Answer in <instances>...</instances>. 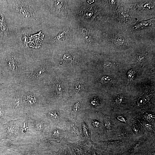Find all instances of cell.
<instances>
[{"label": "cell", "mask_w": 155, "mask_h": 155, "mask_svg": "<svg viewBox=\"0 0 155 155\" xmlns=\"http://www.w3.org/2000/svg\"><path fill=\"white\" fill-rule=\"evenodd\" d=\"M92 124L94 127H99L100 123L99 122L94 120L92 121Z\"/></svg>", "instance_id": "20"}, {"label": "cell", "mask_w": 155, "mask_h": 155, "mask_svg": "<svg viewBox=\"0 0 155 155\" xmlns=\"http://www.w3.org/2000/svg\"><path fill=\"white\" fill-rule=\"evenodd\" d=\"M26 1H17L15 4L16 10L25 18L35 17L34 9Z\"/></svg>", "instance_id": "4"}, {"label": "cell", "mask_w": 155, "mask_h": 155, "mask_svg": "<svg viewBox=\"0 0 155 155\" xmlns=\"http://www.w3.org/2000/svg\"><path fill=\"white\" fill-rule=\"evenodd\" d=\"M1 140V135L0 133V140Z\"/></svg>", "instance_id": "26"}, {"label": "cell", "mask_w": 155, "mask_h": 155, "mask_svg": "<svg viewBox=\"0 0 155 155\" xmlns=\"http://www.w3.org/2000/svg\"><path fill=\"white\" fill-rule=\"evenodd\" d=\"M123 96L121 95H120L117 97L115 99V101L117 103L119 104L123 102Z\"/></svg>", "instance_id": "18"}, {"label": "cell", "mask_w": 155, "mask_h": 155, "mask_svg": "<svg viewBox=\"0 0 155 155\" xmlns=\"http://www.w3.org/2000/svg\"><path fill=\"white\" fill-rule=\"evenodd\" d=\"M53 126L51 127L49 129L48 138L51 140L57 142V140L58 141L60 140V138L62 137V135H63L62 133L64 132V131H61L59 129H57L56 126Z\"/></svg>", "instance_id": "6"}, {"label": "cell", "mask_w": 155, "mask_h": 155, "mask_svg": "<svg viewBox=\"0 0 155 155\" xmlns=\"http://www.w3.org/2000/svg\"><path fill=\"white\" fill-rule=\"evenodd\" d=\"M86 155H102V152L91 147L87 152Z\"/></svg>", "instance_id": "9"}, {"label": "cell", "mask_w": 155, "mask_h": 155, "mask_svg": "<svg viewBox=\"0 0 155 155\" xmlns=\"http://www.w3.org/2000/svg\"><path fill=\"white\" fill-rule=\"evenodd\" d=\"M26 101L29 105H32L35 103L36 99L34 96L32 95H28L26 97Z\"/></svg>", "instance_id": "11"}, {"label": "cell", "mask_w": 155, "mask_h": 155, "mask_svg": "<svg viewBox=\"0 0 155 155\" xmlns=\"http://www.w3.org/2000/svg\"><path fill=\"white\" fill-rule=\"evenodd\" d=\"M68 146L72 155H86L90 148L83 143L70 144Z\"/></svg>", "instance_id": "5"}, {"label": "cell", "mask_w": 155, "mask_h": 155, "mask_svg": "<svg viewBox=\"0 0 155 155\" xmlns=\"http://www.w3.org/2000/svg\"><path fill=\"white\" fill-rule=\"evenodd\" d=\"M135 72L132 70H130L128 73V76L129 79L131 81L133 80Z\"/></svg>", "instance_id": "17"}, {"label": "cell", "mask_w": 155, "mask_h": 155, "mask_svg": "<svg viewBox=\"0 0 155 155\" xmlns=\"http://www.w3.org/2000/svg\"><path fill=\"white\" fill-rule=\"evenodd\" d=\"M27 126L32 133L36 135H42L46 128L50 125L46 119L26 118Z\"/></svg>", "instance_id": "2"}, {"label": "cell", "mask_w": 155, "mask_h": 155, "mask_svg": "<svg viewBox=\"0 0 155 155\" xmlns=\"http://www.w3.org/2000/svg\"><path fill=\"white\" fill-rule=\"evenodd\" d=\"M111 80V78L109 76H104L101 79V82L103 84H106L110 82Z\"/></svg>", "instance_id": "13"}, {"label": "cell", "mask_w": 155, "mask_h": 155, "mask_svg": "<svg viewBox=\"0 0 155 155\" xmlns=\"http://www.w3.org/2000/svg\"><path fill=\"white\" fill-rule=\"evenodd\" d=\"M75 89L78 91L83 90L84 88V85L82 82H78L75 85Z\"/></svg>", "instance_id": "14"}, {"label": "cell", "mask_w": 155, "mask_h": 155, "mask_svg": "<svg viewBox=\"0 0 155 155\" xmlns=\"http://www.w3.org/2000/svg\"><path fill=\"white\" fill-rule=\"evenodd\" d=\"M146 118L148 119H151L153 118V116L151 114H148L146 116Z\"/></svg>", "instance_id": "23"}, {"label": "cell", "mask_w": 155, "mask_h": 155, "mask_svg": "<svg viewBox=\"0 0 155 155\" xmlns=\"http://www.w3.org/2000/svg\"><path fill=\"white\" fill-rule=\"evenodd\" d=\"M132 128L134 131L136 133H137L138 131V127H137V125L135 123H133Z\"/></svg>", "instance_id": "21"}, {"label": "cell", "mask_w": 155, "mask_h": 155, "mask_svg": "<svg viewBox=\"0 0 155 155\" xmlns=\"http://www.w3.org/2000/svg\"><path fill=\"white\" fill-rule=\"evenodd\" d=\"M57 153L58 155H72L68 148L65 147L61 148Z\"/></svg>", "instance_id": "8"}, {"label": "cell", "mask_w": 155, "mask_h": 155, "mask_svg": "<svg viewBox=\"0 0 155 155\" xmlns=\"http://www.w3.org/2000/svg\"><path fill=\"white\" fill-rule=\"evenodd\" d=\"M102 155H110V154L107 153H105L104 152H102Z\"/></svg>", "instance_id": "25"}, {"label": "cell", "mask_w": 155, "mask_h": 155, "mask_svg": "<svg viewBox=\"0 0 155 155\" xmlns=\"http://www.w3.org/2000/svg\"><path fill=\"white\" fill-rule=\"evenodd\" d=\"M138 57V59L140 61L142 62L144 61L145 59V57L144 55H140Z\"/></svg>", "instance_id": "22"}, {"label": "cell", "mask_w": 155, "mask_h": 155, "mask_svg": "<svg viewBox=\"0 0 155 155\" xmlns=\"http://www.w3.org/2000/svg\"><path fill=\"white\" fill-rule=\"evenodd\" d=\"M111 123L108 120H106L105 121V125L106 127L108 129H110L111 127Z\"/></svg>", "instance_id": "19"}, {"label": "cell", "mask_w": 155, "mask_h": 155, "mask_svg": "<svg viewBox=\"0 0 155 155\" xmlns=\"http://www.w3.org/2000/svg\"><path fill=\"white\" fill-rule=\"evenodd\" d=\"M124 42V38L121 36H120L116 38L115 43V44L119 45L122 44Z\"/></svg>", "instance_id": "12"}, {"label": "cell", "mask_w": 155, "mask_h": 155, "mask_svg": "<svg viewBox=\"0 0 155 155\" xmlns=\"http://www.w3.org/2000/svg\"><path fill=\"white\" fill-rule=\"evenodd\" d=\"M22 103L21 98L18 97H15L13 99V108H17L20 107Z\"/></svg>", "instance_id": "7"}, {"label": "cell", "mask_w": 155, "mask_h": 155, "mask_svg": "<svg viewBox=\"0 0 155 155\" xmlns=\"http://www.w3.org/2000/svg\"><path fill=\"white\" fill-rule=\"evenodd\" d=\"M146 102V99L143 97L140 98L138 100L137 102V105L138 106H141L144 104Z\"/></svg>", "instance_id": "15"}, {"label": "cell", "mask_w": 155, "mask_h": 155, "mask_svg": "<svg viewBox=\"0 0 155 155\" xmlns=\"http://www.w3.org/2000/svg\"><path fill=\"white\" fill-rule=\"evenodd\" d=\"M7 65L9 68L11 70L15 69L16 65L13 58H9L7 61Z\"/></svg>", "instance_id": "10"}, {"label": "cell", "mask_w": 155, "mask_h": 155, "mask_svg": "<svg viewBox=\"0 0 155 155\" xmlns=\"http://www.w3.org/2000/svg\"></svg>", "instance_id": "27"}, {"label": "cell", "mask_w": 155, "mask_h": 155, "mask_svg": "<svg viewBox=\"0 0 155 155\" xmlns=\"http://www.w3.org/2000/svg\"><path fill=\"white\" fill-rule=\"evenodd\" d=\"M0 155H58L57 152L46 148L44 144L34 143L26 144H3Z\"/></svg>", "instance_id": "1"}, {"label": "cell", "mask_w": 155, "mask_h": 155, "mask_svg": "<svg viewBox=\"0 0 155 155\" xmlns=\"http://www.w3.org/2000/svg\"><path fill=\"white\" fill-rule=\"evenodd\" d=\"M80 103L79 102H78L75 103L73 106L72 112H73L75 113L77 112V111H78V110L80 108Z\"/></svg>", "instance_id": "16"}, {"label": "cell", "mask_w": 155, "mask_h": 155, "mask_svg": "<svg viewBox=\"0 0 155 155\" xmlns=\"http://www.w3.org/2000/svg\"><path fill=\"white\" fill-rule=\"evenodd\" d=\"M118 119L122 121L125 122V119L123 117L121 116L118 117Z\"/></svg>", "instance_id": "24"}, {"label": "cell", "mask_w": 155, "mask_h": 155, "mask_svg": "<svg viewBox=\"0 0 155 155\" xmlns=\"http://www.w3.org/2000/svg\"><path fill=\"white\" fill-rule=\"evenodd\" d=\"M15 119L10 120L2 125L0 127V133L1 139L12 140L18 137V131Z\"/></svg>", "instance_id": "3"}]
</instances>
